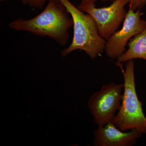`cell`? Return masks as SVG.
<instances>
[{"label":"cell","mask_w":146,"mask_h":146,"mask_svg":"<svg viewBox=\"0 0 146 146\" xmlns=\"http://www.w3.org/2000/svg\"><path fill=\"white\" fill-rule=\"evenodd\" d=\"M60 1L70 12L74 27L72 43L61 51V56L65 57L78 50L84 51L92 60L100 56L104 51L106 41L100 35L94 19L75 6L69 0Z\"/></svg>","instance_id":"2"},{"label":"cell","mask_w":146,"mask_h":146,"mask_svg":"<svg viewBox=\"0 0 146 146\" xmlns=\"http://www.w3.org/2000/svg\"><path fill=\"white\" fill-rule=\"evenodd\" d=\"M129 9L136 11L141 10L146 5V0H128Z\"/></svg>","instance_id":"10"},{"label":"cell","mask_w":146,"mask_h":146,"mask_svg":"<svg viewBox=\"0 0 146 146\" xmlns=\"http://www.w3.org/2000/svg\"><path fill=\"white\" fill-rule=\"evenodd\" d=\"M123 88L124 84L111 82L103 85L90 97L88 108L98 126L112 122L121 107Z\"/></svg>","instance_id":"4"},{"label":"cell","mask_w":146,"mask_h":146,"mask_svg":"<svg viewBox=\"0 0 146 146\" xmlns=\"http://www.w3.org/2000/svg\"><path fill=\"white\" fill-rule=\"evenodd\" d=\"M73 26L72 16L60 0H48L46 6L37 16L27 20L20 18L9 24L13 30L48 37L61 46L68 44L69 30Z\"/></svg>","instance_id":"1"},{"label":"cell","mask_w":146,"mask_h":146,"mask_svg":"<svg viewBox=\"0 0 146 146\" xmlns=\"http://www.w3.org/2000/svg\"><path fill=\"white\" fill-rule=\"evenodd\" d=\"M6 1V0H0V1Z\"/></svg>","instance_id":"12"},{"label":"cell","mask_w":146,"mask_h":146,"mask_svg":"<svg viewBox=\"0 0 146 146\" xmlns=\"http://www.w3.org/2000/svg\"><path fill=\"white\" fill-rule=\"evenodd\" d=\"M96 1L81 0L78 8L92 17L100 35L107 40L124 21L127 13L125 7L128 4V0H115L109 6L102 8L96 7Z\"/></svg>","instance_id":"5"},{"label":"cell","mask_w":146,"mask_h":146,"mask_svg":"<svg viewBox=\"0 0 146 146\" xmlns=\"http://www.w3.org/2000/svg\"><path fill=\"white\" fill-rule=\"evenodd\" d=\"M100 1H114L115 0H100Z\"/></svg>","instance_id":"11"},{"label":"cell","mask_w":146,"mask_h":146,"mask_svg":"<svg viewBox=\"0 0 146 146\" xmlns=\"http://www.w3.org/2000/svg\"><path fill=\"white\" fill-rule=\"evenodd\" d=\"M128 45V49L117 59L118 66L138 58L146 60V28L131 39Z\"/></svg>","instance_id":"8"},{"label":"cell","mask_w":146,"mask_h":146,"mask_svg":"<svg viewBox=\"0 0 146 146\" xmlns=\"http://www.w3.org/2000/svg\"><path fill=\"white\" fill-rule=\"evenodd\" d=\"M142 134L135 129L120 130L111 122L98 126L94 132L93 144L95 146H132Z\"/></svg>","instance_id":"7"},{"label":"cell","mask_w":146,"mask_h":146,"mask_svg":"<svg viewBox=\"0 0 146 146\" xmlns=\"http://www.w3.org/2000/svg\"><path fill=\"white\" fill-rule=\"evenodd\" d=\"M119 66L123 76V93L121 107L112 122L123 131L135 129L142 134L146 133V118L136 93L134 62L127 61L125 70L122 65Z\"/></svg>","instance_id":"3"},{"label":"cell","mask_w":146,"mask_h":146,"mask_svg":"<svg viewBox=\"0 0 146 146\" xmlns=\"http://www.w3.org/2000/svg\"><path fill=\"white\" fill-rule=\"evenodd\" d=\"M140 10L129 9L123 21L122 28L106 40L104 51L108 57L117 59L125 51L129 40L146 28V21L141 19Z\"/></svg>","instance_id":"6"},{"label":"cell","mask_w":146,"mask_h":146,"mask_svg":"<svg viewBox=\"0 0 146 146\" xmlns=\"http://www.w3.org/2000/svg\"><path fill=\"white\" fill-rule=\"evenodd\" d=\"M47 1L48 0H22L24 5L33 9L42 8Z\"/></svg>","instance_id":"9"}]
</instances>
